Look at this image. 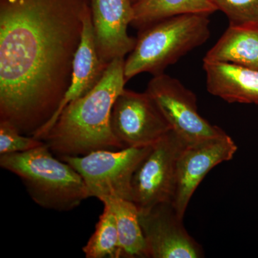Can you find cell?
<instances>
[{"instance_id": "cell-4", "label": "cell", "mask_w": 258, "mask_h": 258, "mask_svg": "<svg viewBox=\"0 0 258 258\" xmlns=\"http://www.w3.org/2000/svg\"><path fill=\"white\" fill-rule=\"evenodd\" d=\"M209 15L187 14L165 19L141 30L135 46L125 60L128 81L137 75L153 76L175 63L182 56L201 46L210 37Z\"/></svg>"}, {"instance_id": "cell-16", "label": "cell", "mask_w": 258, "mask_h": 258, "mask_svg": "<svg viewBox=\"0 0 258 258\" xmlns=\"http://www.w3.org/2000/svg\"><path fill=\"white\" fill-rule=\"evenodd\" d=\"M101 202L114 214L121 257H148L137 205L131 200L118 198L103 199Z\"/></svg>"}, {"instance_id": "cell-12", "label": "cell", "mask_w": 258, "mask_h": 258, "mask_svg": "<svg viewBox=\"0 0 258 258\" xmlns=\"http://www.w3.org/2000/svg\"><path fill=\"white\" fill-rule=\"evenodd\" d=\"M108 64L101 60L97 50L90 9L83 19L82 39L75 56L72 80L69 90L52 119L34 137L41 140L70 103L84 96L96 87Z\"/></svg>"}, {"instance_id": "cell-3", "label": "cell", "mask_w": 258, "mask_h": 258, "mask_svg": "<svg viewBox=\"0 0 258 258\" xmlns=\"http://www.w3.org/2000/svg\"><path fill=\"white\" fill-rule=\"evenodd\" d=\"M0 166L18 176L32 200L49 210L68 212L90 198L84 180L46 144L28 152L0 155Z\"/></svg>"}, {"instance_id": "cell-1", "label": "cell", "mask_w": 258, "mask_h": 258, "mask_svg": "<svg viewBox=\"0 0 258 258\" xmlns=\"http://www.w3.org/2000/svg\"><path fill=\"white\" fill-rule=\"evenodd\" d=\"M90 0H0V120L35 137L72 80Z\"/></svg>"}, {"instance_id": "cell-14", "label": "cell", "mask_w": 258, "mask_h": 258, "mask_svg": "<svg viewBox=\"0 0 258 258\" xmlns=\"http://www.w3.org/2000/svg\"><path fill=\"white\" fill-rule=\"evenodd\" d=\"M203 60L229 62L258 71V25H230Z\"/></svg>"}, {"instance_id": "cell-10", "label": "cell", "mask_w": 258, "mask_h": 258, "mask_svg": "<svg viewBox=\"0 0 258 258\" xmlns=\"http://www.w3.org/2000/svg\"><path fill=\"white\" fill-rule=\"evenodd\" d=\"M148 257L200 258L203 247L188 233L172 203L139 212Z\"/></svg>"}, {"instance_id": "cell-7", "label": "cell", "mask_w": 258, "mask_h": 258, "mask_svg": "<svg viewBox=\"0 0 258 258\" xmlns=\"http://www.w3.org/2000/svg\"><path fill=\"white\" fill-rule=\"evenodd\" d=\"M146 92L159 107L171 130L187 145L225 133L199 113L196 96L179 80L157 75L148 83Z\"/></svg>"}, {"instance_id": "cell-6", "label": "cell", "mask_w": 258, "mask_h": 258, "mask_svg": "<svg viewBox=\"0 0 258 258\" xmlns=\"http://www.w3.org/2000/svg\"><path fill=\"white\" fill-rule=\"evenodd\" d=\"M186 145L171 130L151 147L132 179L131 200L139 212L147 211L159 204L173 203L178 161Z\"/></svg>"}, {"instance_id": "cell-20", "label": "cell", "mask_w": 258, "mask_h": 258, "mask_svg": "<svg viewBox=\"0 0 258 258\" xmlns=\"http://www.w3.org/2000/svg\"><path fill=\"white\" fill-rule=\"evenodd\" d=\"M136 1H137V0H132V3H133V4L134 3H135Z\"/></svg>"}, {"instance_id": "cell-11", "label": "cell", "mask_w": 258, "mask_h": 258, "mask_svg": "<svg viewBox=\"0 0 258 258\" xmlns=\"http://www.w3.org/2000/svg\"><path fill=\"white\" fill-rule=\"evenodd\" d=\"M95 42L100 57L109 64L124 58L135 46L137 38L127 32L134 17L132 0H90Z\"/></svg>"}, {"instance_id": "cell-18", "label": "cell", "mask_w": 258, "mask_h": 258, "mask_svg": "<svg viewBox=\"0 0 258 258\" xmlns=\"http://www.w3.org/2000/svg\"><path fill=\"white\" fill-rule=\"evenodd\" d=\"M230 25H258V0H210Z\"/></svg>"}, {"instance_id": "cell-19", "label": "cell", "mask_w": 258, "mask_h": 258, "mask_svg": "<svg viewBox=\"0 0 258 258\" xmlns=\"http://www.w3.org/2000/svg\"><path fill=\"white\" fill-rule=\"evenodd\" d=\"M44 144L43 141L24 135L8 122L0 120V155L28 152Z\"/></svg>"}, {"instance_id": "cell-2", "label": "cell", "mask_w": 258, "mask_h": 258, "mask_svg": "<svg viewBox=\"0 0 258 258\" xmlns=\"http://www.w3.org/2000/svg\"><path fill=\"white\" fill-rule=\"evenodd\" d=\"M124 63L122 57L112 61L96 87L62 110L41 139L51 152L60 157L125 148L111 125L113 104L126 83Z\"/></svg>"}, {"instance_id": "cell-8", "label": "cell", "mask_w": 258, "mask_h": 258, "mask_svg": "<svg viewBox=\"0 0 258 258\" xmlns=\"http://www.w3.org/2000/svg\"><path fill=\"white\" fill-rule=\"evenodd\" d=\"M111 125L125 148L151 147L171 131L152 97L126 89L113 104Z\"/></svg>"}, {"instance_id": "cell-13", "label": "cell", "mask_w": 258, "mask_h": 258, "mask_svg": "<svg viewBox=\"0 0 258 258\" xmlns=\"http://www.w3.org/2000/svg\"><path fill=\"white\" fill-rule=\"evenodd\" d=\"M207 89L228 103L258 106V71L229 63L203 60Z\"/></svg>"}, {"instance_id": "cell-17", "label": "cell", "mask_w": 258, "mask_h": 258, "mask_svg": "<svg viewBox=\"0 0 258 258\" xmlns=\"http://www.w3.org/2000/svg\"><path fill=\"white\" fill-rule=\"evenodd\" d=\"M104 210L97 222L96 230L83 247L87 258L121 257L118 228L114 214L109 207Z\"/></svg>"}, {"instance_id": "cell-5", "label": "cell", "mask_w": 258, "mask_h": 258, "mask_svg": "<svg viewBox=\"0 0 258 258\" xmlns=\"http://www.w3.org/2000/svg\"><path fill=\"white\" fill-rule=\"evenodd\" d=\"M151 147L101 149L83 156L60 158L82 176L90 198L100 201L110 198L131 200L134 173Z\"/></svg>"}, {"instance_id": "cell-9", "label": "cell", "mask_w": 258, "mask_h": 258, "mask_svg": "<svg viewBox=\"0 0 258 258\" xmlns=\"http://www.w3.org/2000/svg\"><path fill=\"white\" fill-rule=\"evenodd\" d=\"M237 151L233 139L226 133L188 144L183 149L177 166V179L173 205L184 218L194 193L215 166L231 160Z\"/></svg>"}, {"instance_id": "cell-15", "label": "cell", "mask_w": 258, "mask_h": 258, "mask_svg": "<svg viewBox=\"0 0 258 258\" xmlns=\"http://www.w3.org/2000/svg\"><path fill=\"white\" fill-rule=\"evenodd\" d=\"M132 25L139 30L165 19L187 14L210 15L217 9L210 0H137Z\"/></svg>"}]
</instances>
